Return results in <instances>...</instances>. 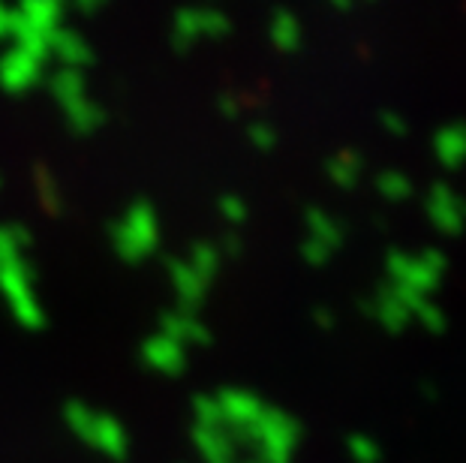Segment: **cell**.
Returning <instances> with one entry per match:
<instances>
[{"label": "cell", "mask_w": 466, "mask_h": 463, "mask_svg": "<svg viewBox=\"0 0 466 463\" xmlns=\"http://www.w3.org/2000/svg\"><path fill=\"white\" fill-rule=\"evenodd\" d=\"M142 361L147 370L160 373V377H177L187 367V347H181L168 334H160L142 347Z\"/></svg>", "instance_id": "obj_5"}, {"label": "cell", "mask_w": 466, "mask_h": 463, "mask_svg": "<svg viewBox=\"0 0 466 463\" xmlns=\"http://www.w3.org/2000/svg\"><path fill=\"white\" fill-rule=\"evenodd\" d=\"M424 211L433 223L436 232L442 235H461L466 226V202L449 184H433L424 196Z\"/></svg>", "instance_id": "obj_3"}, {"label": "cell", "mask_w": 466, "mask_h": 463, "mask_svg": "<svg viewBox=\"0 0 466 463\" xmlns=\"http://www.w3.org/2000/svg\"><path fill=\"white\" fill-rule=\"evenodd\" d=\"M380 121H382L385 133H389V136H406V133H410V126H406V121L398 112H382Z\"/></svg>", "instance_id": "obj_10"}, {"label": "cell", "mask_w": 466, "mask_h": 463, "mask_svg": "<svg viewBox=\"0 0 466 463\" xmlns=\"http://www.w3.org/2000/svg\"><path fill=\"white\" fill-rule=\"evenodd\" d=\"M449 271V259L442 250H421V253H406V250H391L385 256V274H389L391 286L400 289H412L419 295H428L440 286L442 274Z\"/></svg>", "instance_id": "obj_2"}, {"label": "cell", "mask_w": 466, "mask_h": 463, "mask_svg": "<svg viewBox=\"0 0 466 463\" xmlns=\"http://www.w3.org/2000/svg\"><path fill=\"white\" fill-rule=\"evenodd\" d=\"M346 455L352 458V463H382V446L367 433H352L346 439Z\"/></svg>", "instance_id": "obj_8"}, {"label": "cell", "mask_w": 466, "mask_h": 463, "mask_svg": "<svg viewBox=\"0 0 466 463\" xmlns=\"http://www.w3.org/2000/svg\"><path fill=\"white\" fill-rule=\"evenodd\" d=\"M376 190H380L385 202H406L412 196V181H410V175L389 169L376 178Z\"/></svg>", "instance_id": "obj_7"}, {"label": "cell", "mask_w": 466, "mask_h": 463, "mask_svg": "<svg viewBox=\"0 0 466 463\" xmlns=\"http://www.w3.org/2000/svg\"><path fill=\"white\" fill-rule=\"evenodd\" d=\"M412 322H419L424 331H431V334H440L445 331V325H449V319H445V313L436 307V304L431 298H421L419 304H415V310H412Z\"/></svg>", "instance_id": "obj_9"}, {"label": "cell", "mask_w": 466, "mask_h": 463, "mask_svg": "<svg viewBox=\"0 0 466 463\" xmlns=\"http://www.w3.org/2000/svg\"><path fill=\"white\" fill-rule=\"evenodd\" d=\"M64 428L69 430L78 446H85L87 451H94L96 458L103 460H112V463H121L127 460L133 448V439H130V430L115 412H108L103 407H94L87 400H69L64 412Z\"/></svg>", "instance_id": "obj_1"}, {"label": "cell", "mask_w": 466, "mask_h": 463, "mask_svg": "<svg viewBox=\"0 0 466 463\" xmlns=\"http://www.w3.org/2000/svg\"><path fill=\"white\" fill-rule=\"evenodd\" d=\"M433 154L445 169H458L466 163V124H449L433 136Z\"/></svg>", "instance_id": "obj_6"}, {"label": "cell", "mask_w": 466, "mask_h": 463, "mask_svg": "<svg viewBox=\"0 0 466 463\" xmlns=\"http://www.w3.org/2000/svg\"><path fill=\"white\" fill-rule=\"evenodd\" d=\"M370 317L380 322L385 331L400 334L406 325L412 322V310L400 295V289H394L391 283H385L382 289H376V295L370 298Z\"/></svg>", "instance_id": "obj_4"}]
</instances>
